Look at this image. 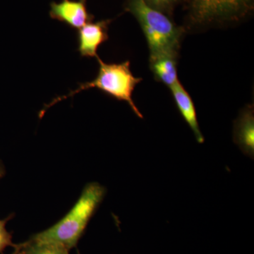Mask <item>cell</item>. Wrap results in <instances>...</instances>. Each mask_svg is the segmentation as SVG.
I'll use <instances>...</instances> for the list:
<instances>
[{"mask_svg":"<svg viewBox=\"0 0 254 254\" xmlns=\"http://www.w3.org/2000/svg\"><path fill=\"white\" fill-rule=\"evenodd\" d=\"M106 190L97 182L88 184L73 208L63 219L32 240L59 244L68 250L74 248L87 225L104 198Z\"/></svg>","mask_w":254,"mask_h":254,"instance_id":"1","label":"cell"},{"mask_svg":"<svg viewBox=\"0 0 254 254\" xmlns=\"http://www.w3.org/2000/svg\"><path fill=\"white\" fill-rule=\"evenodd\" d=\"M125 10L133 15L141 26L149 50V56L171 54L179 56L185 28L173 18L148 6L143 0H125Z\"/></svg>","mask_w":254,"mask_h":254,"instance_id":"2","label":"cell"},{"mask_svg":"<svg viewBox=\"0 0 254 254\" xmlns=\"http://www.w3.org/2000/svg\"><path fill=\"white\" fill-rule=\"evenodd\" d=\"M185 24L189 31L235 26L253 14L254 0H183Z\"/></svg>","mask_w":254,"mask_h":254,"instance_id":"3","label":"cell"},{"mask_svg":"<svg viewBox=\"0 0 254 254\" xmlns=\"http://www.w3.org/2000/svg\"><path fill=\"white\" fill-rule=\"evenodd\" d=\"M96 59L99 64V68L95 79L81 83L74 91H70L68 94L62 95L52 100L49 104L45 105L44 109L41 110L40 118L43 117L47 109L58 102L66 99L68 97H72L85 90L97 88L119 101L125 102L138 118H144L133 100L135 88L143 81V78L133 76L130 68V62L108 64L104 63L99 56L97 57Z\"/></svg>","mask_w":254,"mask_h":254,"instance_id":"4","label":"cell"},{"mask_svg":"<svg viewBox=\"0 0 254 254\" xmlns=\"http://www.w3.org/2000/svg\"><path fill=\"white\" fill-rule=\"evenodd\" d=\"M50 16L73 29H80L94 19L87 9L86 0H62L50 3Z\"/></svg>","mask_w":254,"mask_h":254,"instance_id":"5","label":"cell"},{"mask_svg":"<svg viewBox=\"0 0 254 254\" xmlns=\"http://www.w3.org/2000/svg\"><path fill=\"white\" fill-rule=\"evenodd\" d=\"M112 20H102L97 22L86 23L78 29V51L83 58H92L98 56L97 51L105 42L109 39L108 28Z\"/></svg>","mask_w":254,"mask_h":254,"instance_id":"6","label":"cell"},{"mask_svg":"<svg viewBox=\"0 0 254 254\" xmlns=\"http://www.w3.org/2000/svg\"><path fill=\"white\" fill-rule=\"evenodd\" d=\"M233 141L244 154L254 158V106L247 104L234 122Z\"/></svg>","mask_w":254,"mask_h":254,"instance_id":"7","label":"cell"},{"mask_svg":"<svg viewBox=\"0 0 254 254\" xmlns=\"http://www.w3.org/2000/svg\"><path fill=\"white\" fill-rule=\"evenodd\" d=\"M170 90L177 109L193 131L197 142L203 143L205 141L204 136L200 131L194 103L190 93L185 89L180 80L170 87Z\"/></svg>","mask_w":254,"mask_h":254,"instance_id":"8","label":"cell"},{"mask_svg":"<svg viewBox=\"0 0 254 254\" xmlns=\"http://www.w3.org/2000/svg\"><path fill=\"white\" fill-rule=\"evenodd\" d=\"M179 56L171 54H158L149 56V67L155 79L169 88L178 79L177 63Z\"/></svg>","mask_w":254,"mask_h":254,"instance_id":"9","label":"cell"},{"mask_svg":"<svg viewBox=\"0 0 254 254\" xmlns=\"http://www.w3.org/2000/svg\"><path fill=\"white\" fill-rule=\"evenodd\" d=\"M19 254H69L64 246L53 242H40L30 239L24 243L16 245Z\"/></svg>","mask_w":254,"mask_h":254,"instance_id":"10","label":"cell"},{"mask_svg":"<svg viewBox=\"0 0 254 254\" xmlns=\"http://www.w3.org/2000/svg\"><path fill=\"white\" fill-rule=\"evenodd\" d=\"M145 4L157 11L173 18L174 11L177 5L183 0H143Z\"/></svg>","mask_w":254,"mask_h":254,"instance_id":"11","label":"cell"},{"mask_svg":"<svg viewBox=\"0 0 254 254\" xmlns=\"http://www.w3.org/2000/svg\"><path fill=\"white\" fill-rule=\"evenodd\" d=\"M11 218V215L4 220H0V254H2L8 247L14 248L16 246L13 243L12 236L6 229V223Z\"/></svg>","mask_w":254,"mask_h":254,"instance_id":"12","label":"cell"},{"mask_svg":"<svg viewBox=\"0 0 254 254\" xmlns=\"http://www.w3.org/2000/svg\"><path fill=\"white\" fill-rule=\"evenodd\" d=\"M5 175V169L4 165L0 163V180Z\"/></svg>","mask_w":254,"mask_h":254,"instance_id":"13","label":"cell"},{"mask_svg":"<svg viewBox=\"0 0 254 254\" xmlns=\"http://www.w3.org/2000/svg\"><path fill=\"white\" fill-rule=\"evenodd\" d=\"M19 254V252H18V250L16 248H14V252H13L12 254Z\"/></svg>","mask_w":254,"mask_h":254,"instance_id":"14","label":"cell"}]
</instances>
